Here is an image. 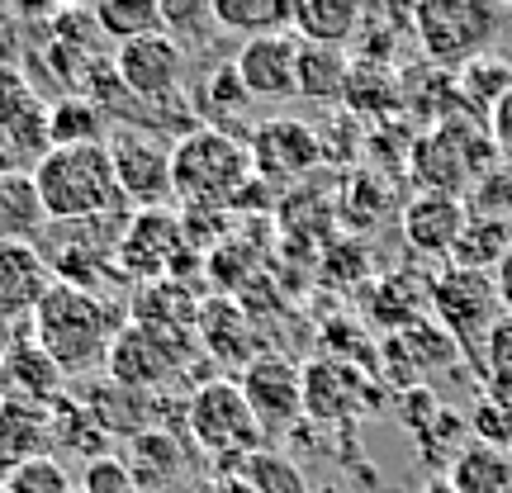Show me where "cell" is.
Returning a JSON list of instances; mask_svg holds the SVG:
<instances>
[{"label":"cell","mask_w":512,"mask_h":493,"mask_svg":"<svg viewBox=\"0 0 512 493\" xmlns=\"http://www.w3.org/2000/svg\"><path fill=\"white\" fill-rule=\"evenodd\" d=\"M242 479H247L256 493H313L304 470H299L285 451H275V446H261L256 456H247Z\"/></svg>","instance_id":"obj_35"},{"label":"cell","mask_w":512,"mask_h":493,"mask_svg":"<svg viewBox=\"0 0 512 493\" xmlns=\"http://www.w3.org/2000/svg\"><path fill=\"white\" fill-rule=\"evenodd\" d=\"M190 256V242H185L181 214L171 209H133L119 233V247H114V266L133 280H171L181 271V261Z\"/></svg>","instance_id":"obj_9"},{"label":"cell","mask_w":512,"mask_h":493,"mask_svg":"<svg viewBox=\"0 0 512 493\" xmlns=\"http://www.w3.org/2000/svg\"><path fill=\"white\" fill-rule=\"evenodd\" d=\"M110 166L119 181V200L128 209H166L171 195V143L152 128H114L110 138Z\"/></svg>","instance_id":"obj_8"},{"label":"cell","mask_w":512,"mask_h":493,"mask_svg":"<svg viewBox=\"0 0 512 493\" xmlns=\"http://www.w3.org/2000/svg\"><path fill=\"white\" fill-rule=\"evenodd\" d=\"M422 493H456V489H451V479L446 475H437V479H427V489Z\"/></svg>","instance_id":"obj_47"},{"label":"cell","mask_w":512,"mask_h":493,"mask_svg":"<svg viewBox=\"0 0 512 493\" xmlns=\"http://www.w3.org/2000/svg\"><path fill=\"white\" fill-rule=\"evenodd\" d=\"M0 389H10V399L48 408L62 399V370L38 351L34 337H24V342H10V351H0Z\"/></svg>","instance_id":"obj_20"},{"label":"cell","mask_w":512,"mask_h":493,"mask_svg":"<svg viewBox=\"0 0 512 493\" xmlns=\"http://www.w3.org/2000/svg\"><path fill=\"white\" fill-rule=\"evenodd\" d=\"M484 351H489V361H494V370L512 375V318H498L494 332L484 337Z\"/></svg>","instance_id":"obj_44"},{"label":"cell","mask_w":512,"mask_h":493,"mask_svg":"<svg viewBox=\"0 0 512 493\" xmlns=\"http://www.w3.org/2000/svg\"><path fill=\"white\" fill-rule=\"evenodd\" d=\"M489 138H494V152L498 162L512 166V91L498 100V110L489 114Z\"/></svg>","instance_id":"obj_43"},{"label":"cell","mask_w":512,"mask_h":493,"mask_svg":"<svg viewBox=\"0 0 512 493\" xmlns=\"http://www.w3.org/2000/svg\"><path fill=\"white\" fill-rule=\"evenodd\" d=\"M114 76L138 105H166L181 95V81H185V48L176 38L157 29V34H143V38H128L119 43L110 57Z\"/></svg>","instance_id":"obj_11"},{"label":"cell","mask_w":512,"mask_h":493,"mask_svg":"<svg viewBox=\"0 0 512 493\" xmlns=\"http://www.w3.org/2000/svg\"><path fill=\"white\" fill-rule=\"evenodd\" d=\"M470 427H475V441H484V446H498V451L512 446V408H503L498 399H479L470 413Z\"/></svg>","instance_id":"obj_41"},{"label":"cell","mask_w":512,"mask_h":493,"mask_svg":"<svg viewBox=\"0 0 512 493\" xmlns=\"http://www.w3.org/2000/svg\"><path fill=\"white\" fill-rule=\"evenodd\" d=\"M384 351L403 361V375H408L403 384H418V380H427L432 370H441V366H451V361H456V342H451V332L437 328L432 318H418V323L399 328L389 342H384Z\"/></svg>","instance_id":"obj_23"},{"label":"cell","mask_w":512,"mask_h":493,"mask_svg":"<svg viewBox=\"0 0 512 493\" xmlns=\"http://www.w3.org/2000/svg\"><path fill=\"white\" fill-rule=\"evenodd\" d=\"M503 10L489 0H422L413 5V38L422 57L441 72H460L465 62L489 53Z\"/></svg>","instance_id":"obj_6"},{"label":"cell","mask_w":512,"mask_h":493,"mask_svg":"<svg viewBox=\"0 0 512 493\" xmlns=\"http://www.w3.org/2000/svg\"><path fill=\"white\" fill-rule=\"evenodd\" d=\"M347 62L351 57L342 53V48L299 43V67H294V91H299V100H313V105H342Z\"/></svg>","instance_id":"obj_24"},{"label":"cell","mask_w":512,"mask_h":493,"mask_svg":"<svg viewBox=\"0 0 512 493\" xmlns=\"http://www.w3.org/2000/svg\"><path fill=\"white\" fill-rule=\"evenodd\" d=\"M323 493H332V489H323Z\"/></svg>","instance_id":"obj_49"},{"label":"cell","mask_w":512,"mask_h":493,"mask_svg":"<svg viewBox=\"0 0 512 493\" xmlns=\"http://www.w3.org/2000/svg\"><path fill=\"white\" fill-rule=\"evenodd\" d=\"M95 29L105 38H114V48L128 38H143L162 29V0H100L91 10Z\"/></svg>","instance_id":"obj_33"},{"label":"cell","mask_w":512,"mask_h":493,"mask_svg":"<svg viewBox=\"0 0 512 493\" xmlns=\"http://www.w3.org/2000/svg\"><path fill=\"white\" fill-rule=\"evenodd\" d=\"M29 176H34L38 204H43L48 223H91L128 209L119 200V181H114L105 143L53 147L48 157H38L29 166Z\"/></svg>","instance_id":"obj_3"},{"label":"cell","mask_w":512,"mask_h":493,"mask_svg":"<svg viewBox=\"0 0 512 493\" xmlns=\"http://www.w3.org/2000/svg\"><path fill=\"white\" fill-rule=\"evenodd\" d=\"M29 456H53L48 451V408L0 394V460L19 465Z\"/></svg>","instance_id":"obj_25"},{"label":"cell","mask_w":512,"mask_h":493,"mask_svg":"<svg viewBox=\"0 0 512 493\" xmlns=\"http://www.w3.org/2000/svg\"><path fill=\"white\" fill-rule=\"evenodd\" d=\"M456 91H460V110L489 124V114L498 110V100L512 91V62L508 57H494V53L465 62L456 72Z\"/></svg>","instance_id":"obj_27"},{"label":"cell","mask_w":512,"mask_h":493,"mask_svg":"<svg viewBox=\"0 0 512 493\" xmlns=\"http://www.w3.org/2000/svg\"><path fill=\"white\" fill-rule=\"evenodd\" d=\"M399 114H408V119L422 128H432V124H441V119L460 114L456 72H441L432 62H422V67H399Z\"/></svg>","instance_id":"obj_19"},{"label":"cell","mask_w":512,"mask_h":493,"mask_svg":"<svg viewBox=\"0 0 512 493\" xmlns=\"http://www.w3.org/2000/svg\"><path fill=\"white\" fill-rule=\"evenodd\" d=\"M124 323L128 313L114 299L53 280L48 299L29 318V337L62 375H86V370L105 366V356H110L114 337L124 332Z\"/></svg>","instance_id":"obj_1"},{"label":"cell","mask_w":512,"mask_h":493,"mask_svg":"<svg viewBox=\"0 0 512 493\" xmlns=\"http://www.w3.org/2000/svg\"><path fill=\"white\" fill-rule=\"evenodd\" d=\"M508 456H512V446H508Z\"/></svg>","instance_id":"obj_48"},{"label":"cell","mask_w":512,"mask_h":493,"mask_svg":"<svg viewBox=\"0 0 512 493\" xmlns=\"http://www.w3.org/2000/svg\"><path fill=\"white\" fill-rule=\"evenodd\" d=\"M247 152H252V176L261 185H294L323 166L318 128L304 119H261L247 133Z\"/></svg>","instance_id":"obj_12"},{"label":"cell","mask_w":512,"mask_h":493,"mask_svg":"<svg viewBox=\"0 0 512 493\" xmlns=\"http://www.w3.org/2000/svg\"><path fill=\"white\" fill-rule=\"evenodd\" d=\"M403 166H408V176L418 185V195L465 200L479 176L498 166V152H494V138H489V124L460 110L451 119H441V124L413 133Z\"/></svg>","instance_id":"obj_2"},{"label":"cell","mask_w":512,"mask_h":493,"mask_svg":"<svg viewBox=\"0 0 512 493\" xmlns=\"http://www.w3.org/2000/svg\"><path fill=\"white\" fill-rule=\"evenodd\" d=\"M0 493H72V479L57 456H29L0 475Z\"/></svg>","instance_id":"obj_36"},{"label":"cell","mask_w":512,"mask_h":493,"mask_svg":"<svg viewBox=\"0 0 512 493\" xmlns=\"http://www.w3.org/2000/svg\"><path fill=\"white\" fill-rule=\"evenodd\" d=\"M195 337L209 356H219L223 366H247L252 356V323H247V309L233 304V299H209L200 304V318H195Z\"/></svg>","instance_id":"obj_21"},{"label":"cell","mask_w":512,"mask_h":493,"mask_svg":"<svg viewBox=\"0 0 512 493\" xmlns=\"http://www.w3.org/2000/svg\"><path fill=\"white\" fill-rule=\"evenodd\" d=\"M375 380L361 375L351 361H309L304 366V418L313 422H356V413L375 408Z\"/></svg>","instance_id":"obj_14"},{"label":"cell","mask_w":512,"mask_h":493,"mask_svg":"<svg viewBox=\"0 0 512 493\" xmlns=\"http://www.w3.org/2000/svg\"><path fill=\"white\" fill-rule=\"evenodd\" d=\"M214 10V29L223 34L266 38V34H290V0H209Z\"/></svg>","instance_id":"obj_29"},{"label":"cell","mask_w":512,"mask_h":493,"mask_svg":"<svg viewBox=\"0 0 512 493\" xmlns=\"http://www.w3.org/2000/svg\"><path fill=\"white\" fill-rule=\"evenodd\" d=\"M342 110L351 119H399V62L351 57L347 86H342Z\"/></svg>","instance_id":"obj_18"},{"label":"cell","mask_w":512,"mask_h":493,"mask_svg":"<svg viewBox=\"0 0 512 493\" xmlns=\"http://www.w3.org/2000/svg\"><path fill=\"white\" fill-rule=\"evenodd\" d=\"M72 493H81V489H72Z\"/></svg>","instance_id":"obj_50"},{"label":"cell","mask_w":512,"mask_h":493,"mask_svg":"<svg viewBox=\"0 0 512 493\" xmlns=\"http://www.w3.org/2000/svg\"><path fill=\"white\" fill-rule=\"evenodd\" d=\"M384 209H389V190L370 171H356L347 181V190H342V219H347V228H356V233L375 228Z\"/></svg>","instance_id":"obj_37"},{"label":"cell","mask_w":512,"mask_h":493,"mask_svg":"<svg viewBox=\"0 0 512 493\" xmlns=\"http://www.w3.org/2000/svg\"><path fill=\"white\" fill-rule=\"evenodd\" d=\"M361 29V0H290V34L299 43L342 48Z\"/></svg>","instance_id":"obj_22"},{"label":"cell","mask_w":512,"mask_h":493,"mask_svg":"<svg viewBox=\"0 0 512 493\" xmlns=\"http://www.w3.org/2000/svg\"><path fill=\"white\" fill-rule=\"evenodd\" d=\"M38 110V91L34 81L10 67V62H0V133H10L15 124H24L29 114Z\"/></svg>","instance_id":"obj_39"},{"label":"cell","mask_w":512,"mask_h":493,"mask_svg":"<svg viewBox=\"0 0 512 493\" xmlns=\"http://www.w3.org/2000/svg\"><path fill=\"white\" fill-rule=\"evenodd\" d=\"M294 67H299V38L294 34H266L247 38L233 53V72H238L242 91L252 100H294Z\"/></svg>","instance_id":"obj_16"},{"label":"cell","mask_w":512,"mask_h":493,"mask_svg":"<svg viewBox=\"0 0 512 493\" xmlns=\"http://www.w3.org/2000/svg\"><path fill=\"white\" fill-rule=\"evenodd\" d=\"M128 475H133V484H138V493H152V489H162L166 479H176L181 475V446L171 441V432H162V427H147V432H138V437L128 441Z\"/></svg>","instance_id":"obj_28"},{"label":"cell","mask_w":512,"mask_h":493,"mask_svg":"<svg viewBox=\"0 0 512 493\" xmlns=\"http://www.w3.org/2000/svg\"><path fill=\"white\" fill-rule=\"evenodd\" d=\"M247 100H252V95L242 91L233 62H219V67L200 81V91H195V110L209 119V128L233 133V128H228V119H233V114H247Z\"/></svg>","instance_id":"obj_34"},{"label":"cell","mask_w":512,"mask_h":493,"mask_svg":"<svg viewBox=\"0 0 512 493\" xmlns=\"http://www.w3.org/2000/svg\"><path fill=\"white\" fill-rule=\"evenodd\" d=\"M185 427L204 456L219 465V475H233V460L238 470L247 465V456H256L266 446L261 422L252 418V408L242 399L238 380H209L200 384L190 403H185Z\"/></svg>","instance_id":"obj_5"},{"label":"cell","mask_w":512,"mask_h":493,"mask_svg":"<svg viewBox=\"0 0 512 493\" xmlns=\"http://www.w3.org/2000/svg\"><path fill=\"white\" fill-rule=\"evenodd\" d=\"M105 143V114L86 95H62L48 105V147H86Z\"/></svg>","instance_id":"obj_32"},{"label":"cell","mask_w":512,"mask_h":493,"mask_svg":"<svg viewBox=\"0 0 512 493\" xmlns=\"http://www.w3.org/2000/svg\"><path fill=\"white\" fill-rule=\"evenodd\" d=\"M247 185H252V152L238 133L195 124L171 143V195L185 209H233Z\"/></svg>","instance_id":"obj_4"},{"label":"cell","mask_w":512,"mask_h":493,"mask_svg":"<svg viewBox=\"0 0 512 493\" xmlns=\"http://www.w3.org/2000/svg\"><path fill=\"white\" fill-rule=\"evenodd\" d=\"M489 280H494L498 309H503V313H508V318H512V247H508V256H503V261H498V266H494V275H489Z\"/></svg>","instance_id":"obj_45"},{"label":"cell","mask_w":512,"mask_h":493,"mask_svg":"<svg viewBox=\"0 0 512 493\" xmlns=\"http://www.w3.org/2000/svg\"><path fill=\"white\" fill-rule=\"evenodd\" d=\"M512 247V223H498V219H475L465 223V233L456 238L451 247V261L446 266H456V271H479V275H494V266L508 256Z\"/></svg>","instance_id":"obj_31"},{"label":"cell","mask_w":512,"mask_h":493,"mask_svg":"<svg viewBox=\"0 0 512 493\" xmlns=\"http://www.w3.org/2000/svg\"><path fill=\"white\" fill-rule=\"evenodd\" d=\"M399 223L413 256H422V261H451V247L465 233L470 209H465V200H451V195H413L403 204Z\"/></svg>","instance_id":"obj_17"},{"label":"cell","mask_w":512,"mask_h":493,"mask_svg":"<svg viewBox=\"0 0 512 493\" xmlns=\"http://www.w3.org/2000/svg\"><path fill=\"white\" fill-rule=\"evenodd\" d=\"M238 389L261 432H290L304 418V366H294L290 356H252L238 375Z\"/></svg>","instance_id":"obj_13"},{"label":"cell","mask_w":512,"mask_h":493,"mask_svg":"<svg viewBox=\"0 0 512 493\" xmlns=\"http://www.w3.org/2000/svg\"><path fill=\"white\" fill-rule=\"evenodd\" d=\"M162 29L185 48L195 29H214V10L209 0H162Z\"/></svg>","instance_id":"obj_40"},{"label":"cell","mask_w":512,"mask_h":493,"mask_svg":"<svg viewBox=\"0 0 512 493\" xmlns=\"http://www.w3.org/2000/svg\"><path fill=\"white\" fill-rule=\"evenodd\" d=\"M53 290V271L34 242H0V328H24Z\"/></svg>","instance_id":"obj_15"},{"label":"cell","mask_w":512,"mask_h":493,"mask_svg":"<svg viewBox=\"0 0 512 493\" xmlns=\"http://www.w3.org/2000/svg\"><path fill=\"white\" fill-rule=\"evenodd\" d=\"M200 493H256V489L247 484V479H242V470H233V475H214Z\"/></svg>","instance_id":"obj_46"},{"label":"cell","mask_w":512,"mask_h":493,"mask_svg":"<svg viewBox=\"0 0 512 493\" xmlns=\"http://www.w3.org/2000/svg\"><path fill=\"white\" fill-rule=\"evenodd\" d=\"M195 361V332H162V328H143V323H124V332L114 337L105 370L114 384L124 389H157L171 384L176 375H185Z\"/></svg>","instance_id":"obj_7"},{"label":"cell","mask_w":512,"mask_h":493,"mask_svg":"<svg viewBox=\"0 0 512 493\" xmlns=\"http://www.w3.org/2000/svg\"><path fill=\"white\" fill-rule=\"evenodd\" d=\"M451 489L456 493H512V456L484 441H470L451 465Z\"/></svg>","instance_id":"obj_30"},{"label":"cell","mask_w":512,"mask_h":493,"mask_svg":"<svg viewBox=\"0 0 512 493\" xmlns=\"http://www.w3.org/2000/svg\"><path fill=\"white\" fill-rule=\"evenodd\" d=\"M38 228H48V214L38 204L34 176L15 166L0 176V242H34Z\"/></svg>","instance_id":"obj_26"},{"label":"cell","mask_w":512,"mask_h":493,"mask_svg":"<svg viewBox=\"0 0 512 493\" xmlns=\"http://www.w3.org/2000/svg\"><path fill=\"white\" fill-rule=\"evenodd\" d=\"M81 493H138V484H133V475H128V465L119 456H100L86 465Z\"/></svg>","instance_id":"obj_42"},{"label":"cell","mask_w":512,"mask_h":493,"mask_svg":"<svg viewBox=\"0 0 512 493\" xmlns=\"http://www.w3.org/2000/svg\"><path fill=\"white\" fill-rule=\"evenodd\" d=\"M427 304L437 313V328L451 332V342L475 347L484 342L498 323V294L494 280L479 271H456V266H441L427 280Z\"/></svg>","instance_id":"obj_10"},{"label":"cell","mask_w":512,"mask_h":493,"mask_svg":"<svg viewBox=\"0 0 512 493\" xmlns=\"http://www.w3.org/2000/svg\"><path fill=\"white\" fill-rule=\"evenodd\" d=\"M465 209H470L475 219L512 223V166L498 162L494 171H484L475 181V190L465 195Z\"/></svg>","instance_id":"obj_38"}]
</instances>
